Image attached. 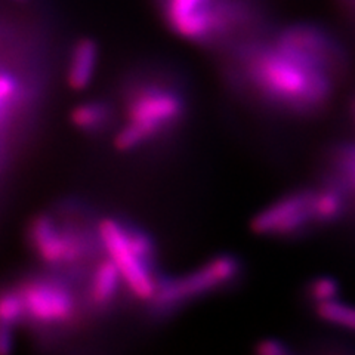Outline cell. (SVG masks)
Masks as SVG:
<instances>
[{"label":"cell","mask_w":355,"mask_h":355,"mask_svg":"<svg viewBox=\"0 0 355 355\" xmlns=\"http://www.w3.org/2000/svg\"><path fill=\"white\" fill-rule=\"evenodd\" d=\"M222 52L228 85L275 114L317 117L335 96L336 77L302 53L277 43L270 31L231 44Z\"/></svg>","instance_id":"cell-1"},{"label":"cell","mask_w":355,"mask_h":355,"mask_svg":"<svg viewBox=\"0 0 355 355\" xmlns=\"http://www.w3.org/2000/svg\"><path fill=\"white\" fill-rule=\"evenodd\" d=\"M182 89L160 74L139 80L126 98V123L114 137V147L132 153L172 138L188 119Z\"/></svg>","instance_id":"cell-2"},{"label":"cell","mask_w":355,"mask_h":355,"mask_svg":"<svg viewBox=\"0 0 355 355\" xmlns=\"http://www.w3.org/2000/svg\"><path fill=\"white\" fill-rule=\"evenodd\" d=\"M243 261L234 253H218L184 274H163L151 301L147 304L154 321L173 318L182 309L202 299L227 291L240 282Z\"/></svg>","instance_id":"cell-3"},{"label":"cell","mask_w":355,"mask_h":355,"mask_svg":"<svg viewBox=\"0 0 355 355\" xmlns=\"http://www.w3.org/2000/svg\"><path fill=\"white\" fill-rule=\"evenodd\" d=\"M250 230L265 239H296L318 230L315 185L288 191L262 207L250 220Z\"/></svg>","instance_id":"cell-4"},{"label":"cell","mask_w":355,"mask_h":355,"mask_svg":"<svg viewBox=\"0 0 355 355\" xmlns=\"http://www.w3.org/2000/svg\"><path fill=\"white\" fill-rule=\"evenodd\" d=\"M98 239L107 257L114 262L129 293L148 304L164 272L155 271L130 246L125 222L105 218L98 224Z\"/></svg>","instance_id":"cell-5"},{"label":"cell","mask_w":355,"mask_h":355,"mask_svg":"<svg viewBox=\"0 0 355 355\" xmlns=\"http://www.w3.org/2000/svg\"><path fill=\"white\" fill-rule=\"evenodd\" d=\"M270 35L277 43L302 53L338 80L347 70L349 57L345 46L335 33L323 24L293 22L271 31Z\"/></svg>","instance_id":"cell-6"},{"label":"cell","mask_w":355,"mask_h":355,"mask_svg":"<svg viewBox=\"0 0 355 355\" xmlns=\"http://www.w3.org/2000/svg\"><path fill=\"white\" fill-rule=\"evenodd\" d=\"M164 24L187 42L215 48L216 0H155Z\"/></svg>","instance_id":"cell-7"},{"label":"cell","mask_w":355,"mask_h":355,"mask_svg":"<svg viewBox=\"0 0 355 355\" xmlns=\"http://www.w3.org/2000/svg\"><path fill=\"white\" fill-rule=\"evenodd\" d=\"M26 314L37 323L55 324L69 320L74 313L73 295L61 284L33 282L19 291Z\"/></svg>","instance_id":"cell-8"},{"label":"cell","mask_w":355,"mask_h":355,"mask_svg":"<svg viewBox=\"0 0 355 355\" xmlns=\"http://www.w3.org/2000/svg\"><path fill=\"white\" fill-rule=\"evenodd\" d=\"M31 241L43 262L62 265L79 261L85 253L83 240L60 228L48 216H40L31 227Z\"/></svg>","instance_id":"cell-9"},{"label":"cell","mask_w":355,"mask_h":355,"mask_svg":"<svg viewBox=\"0 0 355 355\" xmlns=\"http://www.w3.org/2000/svg\"><path fill=\"white\" fill-rule=\"evenodd\" d=\"M99 58L98 44L92 39H80L74 44L67 80L74 91H83L92 83Z\"/></svg>","instance_id":"cell-10"},{"label":"cell","mask_w":355,"mask_h":355,"mask_svg":"<svg viewBox=\"0 0 355 355\" xmlns=\"http://www.w3.org/2000/svg\"><path fill=\"white\" fill-rule=\"evenodd\" d=\"M123 286L117 266L107 257L96 263L92 272L89 283V299L98 308H105L116 301Z\"/></svg>","instance_id":"cell-11"},{"label":"cell","mask_w":355,"mask_h":355,"mask_svg":"<svg viewBox=\"0 0 355 355\" xmlns=\"http://www.w3.org/2000/svg\"><path fill=\"white\" fill-rule=\"evenodd\" d=\"M326 173L345 187L352 209L355 206V142H342L331 148Z\"/></svg>","instance_id":"cell-12"},{"label":"cell","mask_w":355,"mask_h":355,"mask_svg":"<svg viewBox=\"0 0 355 355\" xmlns=\"http://www.w3.org/2000/svg\"><path fill=\"white\" fill-rule=\"evenodd\" d=\"M317 318L330 327L355 335V305L340 297L313 306Z\"/></svg>","instance_id":"cell-13"},{"label":"cell","mask_w":355,"mask_h":355,"mask_svg":"<svg viewBox=\"0 0 355 355\" xmlns=\"http://www.w3.org/2000/svg\"><path fill=\"white\" fill-rule=\"evenodd\" d=\"M111 120V108L101 101H91L77 105L71 113L76 128L86 132H95L107 126Z\"/></svg>","instance_id":"cell-14"},{"label":"cell","mask_w":355,"mask_h":355,"mask_svg":"<svg viewBox=\"0 0 355 355\" xmlns=\"http://www.w3.org/2000/svg\"><path fill=\"white\" fill-rule=\"evenodd\" d=\"M340 283L333 275H317L314 279H311L305 286V297L308 299V304L311 306H315L318 304L331 301V299L340 297Z\"/></svg>","instance_id":"cell-15"},{"label":"cell","mask_w":355,"mask_h":355,"mask_svg":"<svg viewBox=\"0 0 355 355\" xmlns=\"http://www.w3.org/2000/svg\"><path fill=\"white\" fill-rule=\"evenodd\" d=\"M26 315L24 301L19 292L0 293V326L12 329L14 324Z\"/></svg>","instance_id":"cell-16"},{"label":"cell","mask_w":355,"mask_h":355,"mask_svg":"<svg viewBox=\"0 0 355 355\" xmlns=\"http://www.w3.org/2000/svg\"><path fill=\"white\" fill-rule=\"evenodd\" d=\"M293 347L282 338H263L257 343V352L259 355H291L293 354Z\"/></svg>","instance_id":"cell-17"},{"label":"cell","mask_w":355,"mask_h":355,"mask_svg":"<svg viewBox=\"0 0 355 355\" xmlns=\"http://www.w3.org/2000/svg\"><path fill=\"white\" fill-rule=\"evenodd\" d=\"M18 85L12 76L0 73V108L6 107L17 95Z\"/></svg>","instance_id":"cell-18"},{"label":"cell","mask_w":355,"mask_h":355,"mask_svg":"<svg viewBox=\"0 0 355 355\" xmlns=\"http://www.w3.org/2000/svg\"><path fill=\"white\" fill-rule=\"evenodd\" d=\"M12 345H14L12 329L6 326H0V355L9 354L12 351Z\"/></svg>","instance_id":"cell-19"},{"label":"cell","mask_w":355,"mask_h":355,"mask_svg":"<svg viewBox=\"0 0 355 355\" xmlns=\"http://www.w3.org/2000/svg\"><path fill=\"white\" fill-rule=\"evenodd\" d=\"M339 2L348 10H352V12L355 14V0H339Z\"/></svg>","instance_id":"cell-20"},{"label":"cell","mask_w":355,"mask_h":355,"mask_svg":"<svg viewBox=\"0 0 355 355\" xmlns=\"http://www.w3.org/2000/svg\"><path fill=\"white\" fill-rule=\"evenodd\" d=\"M352 111H354V119H355V103H354V105H352Z\"/></svg>","instance_id":"cell-21"}]
</instances>
